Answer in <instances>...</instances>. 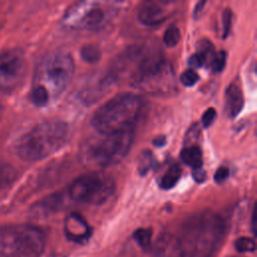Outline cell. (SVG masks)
Returning a JSON list of instances; mask_svg holds the SVG:
<instances>
[{
    "mask_svg": "<svg viewBox=\"0 0 257 257\" xmlns=\"http://www.w3.org/2000/svg\"><path fill=\"white\" fill-rule=\"evenodd\" d=\"M227 233L225 219L219 214L205 210L184 223L179 249L185 257H213L221 247Z\"/></svg>",
    "mask_w": 257,
    "mask_h": 257,
    "instance_id": "obj_1",
    "label": "cell"
},
{
    "mask_svg": "<svg viewBox=\"0 0 257 257\" xmlns=\"http://www.w3.org/2000/svg\"><path fill=\"white\" fill-rule=\"evenodd\" d=\"M74 72L71 56L63 51H54L43 56L36 65L30 100L36 106H45L58 97L69 85Z\"/></svg>",
    "mask_w": 257,
    "mask_h": 257,
    "instance_id": "obj_2",
    "label": "cell"
},
{
    "mask_svg": "<svg viewBox=\"0 0 257 257\" xmlns=\"http://www.w3.org/2000/svg\"><path fill=\"white\" fill-rule=\"evenodd\" d=\"M69 137L70 127L65 121L45 120L23 134L15 143L14 151L24 162H38L64 147Z\"/></svg>",
    "mask_w": 257,
    "mask_h": 257,
    "instance_id": "obj_3",
    "label": "cell"
},
{
    "mask_svg": "<svg viewBox=\"0 0 257 257\" xmlns=\"http://www.w3.org/2000/svg\"><path fill=\"white\" fill-rule=\"evenodd\" d=\"M143 97L131 92L116 94L99 106L91 117V125L98 134H112L135 130L145 112Z\"/></svg>",
    "mask_w": 257,
    "mask_h": 257,
    "instance_id": "obj_4",
    "label": "cell"
},
{
    "mask_svg": "<svg viewBox=\"0 0 257 257\" xmlns=\"http://www.w3.org/2000/svg\"><path fill=\"white\" fill-rule=\"evenodd\" d=\"M135 135V130H131L91 137L80 147V162L91 168H106L118 164L133 147Z\"/></svg>",
    "mask_w": 257,
    "mask_h": 257,
    "instance_id": "obj_5",
    "label": "cell"
},
{
    "mask_svg": "<svg viewBox=\"0 0 257 257\" xmlns=\"http://www.w3.org/2000/svg\"><path fill=\"white\" fill-rule=\"evenodd\" d=\"M134 86L151 94H170L176 89L175 71L158 52L147 50L131 76Z\"/></svg>",
    "mask_w": 257,
    "mask_h": 257,
    "instance_id": "obj_6",
    "label": "cell"
},
{
    "mask_svg": "<svg viewBox=\"0 0 257 257\" xmlns=\"http://www.w3.org/2000/svg\"><path fill=\"white\" fill-rule=\"evenodd\" d=\"M45 236L31 224H10L0 227V257H40Z\"/></svg>",
    "mask_w": 257,
    "mask_h": 257,
    "instance_id": "obj_7",
    "label": "cell"
},
{
    "mask_svg": "<svg viewBox=\"0 0 257 257\" xmlns=\"http://www.w3.org/2000/svg\"><path fill=\"white\" fill-rule=\"evenodd\" d=\"M120 8V2L79 1L66 10L62 23L71 29L97 30L108 24Z\"/></svg>",
    "mask_w": 257,
    "mask_h": 257,
    "instance_id": "obj_8",
    "label": "cell"
},
{
    "mask_svg": "<svg viewBox=\"0 0 257 257\" xmlns=\"http://www.w3.org/2000/svg\"><path fill=\"white\" fill-rule=\"evenodd\" d=\"M115 191V183L111 176L93 171L77 177L66 190L71 200L89 205H100L107 201Z\"/></svg>",
    "mask_w": 257,
    "mask_h": 257,
    "instance_id": "obj_9",
    "label": "cell"
},
{
    "mask_svg": "<svg viewBox=\"0 0 257 257\" xmlns=\"http://www.w3.org/2000/svg\"><path fill=\"white\" fill-rule=\"evenodd\" d=\"M27 61L20 49H7L0 52V93L14 91L24 80Z\"/></svg>",
    "mask_w": 257,
    "mask_h": 257,
    "instance_id": "obj_10",
    "label": "cell"
},
{
    "mask_svg": "<svg viewBox=\"0 0 257 257\" xmlns=\"http://www.w3.org/2000/svg\"><path fill=\"white\" fill-rule=\"evenodd\" d=\"M68 196L64 192H55L43 197L35 202L29 209V215L32 219L40 220L50 217L59 212L66 204Z\"/></svg>",
    "mask_w": 257,
    "mask_h": 257,
    "instance_id": "obj_11",
    "label": "cell"
},
{
    "mask_svg": "<svg viewBox=\"0 0 257 257\" xmlns=\"http://www.w3.org/2000/svg\"><path fill=\"white\" fill-rule=\"evenodd\" d=\"M171 2L149 1L143 4L138 13L139 21L146 26L163 23L171 13Z\"/></svg>",
    "mask_w": 257,
    "mask_h": 257,
    "instance_id": "obj_12",
    "label": "cell"
},
{
    "mask_svg": "<svg viewBox=\"0 0 257 257\" xmlns=\"http://www.w3.org/2000/svg\"><path fill=\"white\" fill-rule=\"evenodd\" d=\"M64 233L67 239L77 244H85L91 236V228L78 213H71L64 222Z\"/></svg>",
    "mask_w": 257,
    "mask_h": 257,
    "instance_id": "obj_13",
    "label": "cell"
},
{
    "mask_svg": "<svg viewBox=\"0 0 257 257\" xmlns=\"http://www.w3.org/2000/svg\"><path fill=\"white\" fill-rule=\"evenodd\" d=\"M244 104L243 91L238 83L232 82L225 92V109L230 117L239 114Z\"/></svg>",
    "mask_w": 257,
    "mask_h": 257,
    "instance_id": "obj_14",
    "label": "cell"
},
{
    "mask_svg": "<svg viewBox=\"0 0 257 257\" xmlns=\"http://www.w3.org/2000/svg\"><path fill=\"white\" fill-rule=\"evenodd\" d=\"M181 159L193 170L203 167V154L197 144L185 145L181 151Z\"/></svg>",
    "mask_w": 257,
    "mask_h": 257,
    "instance_id": "obj_15",
    "label": "cell"
},
{
    "mask_svg": "<svg viewBox=\"0 0 257 257\" xmlns=\"http://www.w3.org/2000/svg\"><path fill=\"white\" fill-rule=\"evenodd\" d=\"M17 171L9 163L0 161V193L6 191L16 180Z\"/></svg>",
    "mask_w": 257,
    "mask_h": 257,
    "instance_id": "obj_16",
    "label": "cell"
},
{
    "mask_svg": "<svg viewBox=\"0 0 257 257\" xmlns=\"http://www.w3.org/2000/svg\"><path fill=\"white\" fill-rule=\"evenodd\" d=\"M182 176V169L178 164L171 165L160 181V187L163 190H170L176 186Z\"/></svg>",
    "mask_w": 257,
    "mask_h": 257,
    "instance_id": "obj_17",
    "label": "cell"
},
{
    "mask_svg": "<svg viewBox=\"0 0 257 257\" xmlns=\"http://www.w3.org/2000/svg\"><path fill=\"white\" fill-rule=\"evenodd\" d=\"M153 231L150 228H139L134 232V239L144 250H148L152 245Z\"/></svg>",
    "mask_w": 257,
    "mask_h": 257,
    "instance_id": "obj_18",
    "label": "cell"
},
{
    "mask_svg": "<svg viewBox=\"0 0 257 257\" xmlns=\"http://www.w3.org/2000/svg\"><path fill=\"white\" fill-rule=\"evenodd\" d=\"M153 166V154L150 150L143 151L138 158V173L140 176H146Z\"/></svg>",
    "mask_w": 257,
    "mask_h": 257,
    "instance_id": "obj_19",
    "label": "cell"
},
{
    "mask_svg": "<svg viewBox=\"0 0 257 257\" xmlns=\"http://www.w3.org/2000/svg\"><path fill=\"white\" fill-rule=\"evenodd\" d=\"M80 55L82 59L88 63H94L101 57L100 49L93 44H86L80 49Z\"/></svg>",
    "mask_w": 257,
    "mask_h": 257,
    "instance_id": "obj_20",
    "label": "cell"
},
{
    "mask_svg": "<svg viewBox=\"0 0 257 257\" xmlns=\"http://www.w3.org/2000/svg\"><path fill=\"white\" fill-rule=\"evenodd\" d=\"M197 52L200 53L205 61H206V64L211 62L212 58L214 57L216 51H215V48H214V45L209 41V40H201L199 41L198 45H197Z\"/></svg>",
    "mask_w": 257,
    "mask_h": 257,
    "instance_id": "obj_21",
    "label": "cell"
},
{
    "mask_svg": "<svg viewBox=\"0 0 257 257\" xmlns=\"http://www.w3.org/2000/svg\"><path fill=\"white\" fill-rule=\"evenodd\" d=\"M181 39V32L178 27L176 26H170L164 34V43L168 47H174L176 46Z\"/></svg>",
    "mask_w": 257,
    "mask_h": 257,
    "instance_id": "obj_22",
    "label": "cell"
},
{
    "mask_svg": "<svg viewBox=\"0 0 257 257\" xmlns=\"http://www.w3.org/2000/svg\"><path fill=\"white\" fill-rule=\"evenodd\" d=\"M235 248L240 253L253 252V251H255L256 245H255V241L252 238L243 236V237L238 238L235 241Z\"/></svg>",
    "mask_w": 257,
    "mask_h": 257,
    "instance_id": "obj_23",
    "label": "cell"
},
{
    "mask_svg": "<svg viewBox=\"0 0 257 257\" xmlns=\"http://www.w3.org/2000/svg\"><path fill=\"white\" fill-rule=\"evenodd\" d=\"M226 52L224 50H219L215 53L214 57L210 62V68L213 72H221L226 64Z\"/></svg>",
    "mask_w": 257,
    "mask_h": 257,
    "instance_id": "obj_24",
    "label": "cell"
},
{
    "mask_svg": "<svg viewBox=\"0 0 257 257\" xmlns=\"http://www.w3.org/2000/svg\"><path fill=\"white\" fill-rule=\"evenodd\" d=\"M199 80V74L193 70V69H187L182 72L180 75V81L182 82L183 85L185 86H193L195 85Z\"/></svg>",
    "mask_w": 257,
    "mask_h": 257,
    "instance_id": "obj_25",
    "label": "cell"
},
{
    "mask_svg": "<svg viewBox=\"0 0 257 257\" xmlns=\"http://www.w3.org/2000/svg\"><path fill=\"white\" fill-rule=\"evenodd\" d=\"M231 24H232V11L229 8H226L222 14V26H223L222 37L223 38H226L230 33Z\"/></svg>",
    "mask_w": 257,
    "mask_h": 257,
    "instance_id": "obj_26",
    "label": "cell"
},
{
    "mask_svg": "<svg viewBox=\"0 0 257 257\" xmlns=\"http://www.w3.org/2000/svg\"><path fill=\"white\" fill-rule=\"evenodd\" d=\"M216 114H217V112L214 107H209L208 109H206L202 115V124L205 127L210 126L213 123V121L215 120Z\"/></svg>",
    "mask_w": 257,
    "mask_h": 257,
    "instance_id": "obj_27",
    "label": "cell"
},
{
    "mask_svg": "<svg viewBox=\"0 0 257 257\" xmlns=\"http://www.w3.org/2000/svg\"><path fill=\"white\" fill-rule=\"evenodd\" d=\"M229 177V169L227 167H220L214 174V181L217 184H222Z\"/></svg>",
    "mask_w": 257,
    "mask_h": 257,
    "instance_id": "obj_28",
    "label": "cell"
},
{
    "mask_svg": "<svg viewBox=\"0 0 257 257\" xmlns=\"http://www.w3.org/2000/svg\"><path fill=\"white\" fill-rule=\"evenodd\" d=\"M188 63L190 65L194 66V67H201V66L206 64V61H205L204 57L200 53L196 52V53H194L193 55L190 56V58L188 60Z\"/></svg>",
    "mask_w": 257,
    "mask_h": 257,
    "instance_id": "obj_29",
    "label": "cell"
},
{
    "mask_svg": "<svg viewBox=\"0 0 257 257\" xmlns=\"http://www.w3.org/2000/svg\"><path fill=\"white\" fill-rule=\"evenodd\" d=\"M192 175H193V178L195 179V181L198 183H203L206 180V172L204 171L203 167L193 170Z\"/></svg>",
    "mask_w": 257,
    "mask_h": 257,
    "instance_id": "obj_30",
    "label": "cell"
},
{
    "mask_svg": "<svg viewBox=\"0 0 257 257\" xmlns=\"http://www.w3.org/2000/svg\"><path fill=\"white\" fill-rule=\"evenodd\" d=\"M166 143H167V139H166L165 136H159V137H157V138H155V139L153 140L154 146H155V147H158V148L164 147V146L166 145Z\"/></svg>",
    "mask_w": 257,
    "mask_h": 257,
    "instance_id": "obj_31",
    "label": "cell"
},
{
    "mask_svg": "<svg viewBox=\"0 0 257 257\" xmlns=\"http://www.w3.org/2000/svg\"><path fill=\"white\" fill-rule=\"evenodd\" d=\"M205 4H206V2H205V1H203V2H199V3L197 4V6L195 7V10H194V13H193L194 17H197L198 12H199V11H201V10L203 9V6H204Z\"/></svg>",
    "mask_w": 257,
    "mask_h": 257,
    "instance_id": "obj_32",
    "label": "cell"
},
{
    "mask_svg": "<svg viewBox=\"0 0 257 257\" xmlns=\"http://www.w3.org/2000/svg\"><path fill=\"white\" fill-rule=\"evenodd\" d=\"M255 228H256V221H255V212H253L252 215V230L255 233Z\"/></svg>",
    "mask_w": 257,
    "mask_h": 257,
    "instance_id": "obj_33",
    "label": "cell"
},
{
    "mask_svg": "<svg viewBox=\"0 0 257 257\" xmlns=\"http://www.w3.org/2000/svg\"><path fill=\"white\" fill-rule=\"evenodd\" d=\"M2 115H3V106L0 102V121H1V118H2Z\"/></svg>",
    "mask_w": 257,
    "mask_h": 257,
    "instance_id": "obj_34",
    "label": "cell"
}]
</instances>
